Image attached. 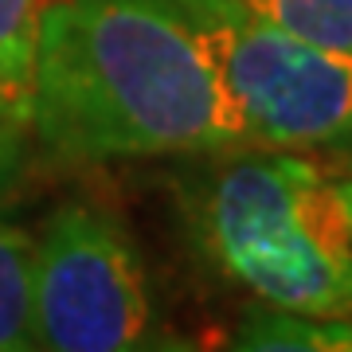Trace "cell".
Returning <instances> with one entry per match:
<instances>
[{
	"mask_svg": "<svg viewBox=\"0 0 352 352\" xmlns=\"http://www.w3.org/2000/svg\"><path fill=\"white\" fill-rule=\"evenodd\" d=\"M39 352H145L153 344L149 274L122 219L71 200L47 215L32 254Z\"/></svg>",
	"mask_w": 352,
	"mask_h": 352,
	"instance_id": "277c9868",
	"label": "cell"
},
{
	"mask_svg": "<svg viewBox=\"0 0 352 352\" xmlns=\"http://www.w3.org/2000/svg\"><path fill=\"white\" fill-rule=\"evenodd\" d=\"M239 4L289 36L352 51V0H239Z\"/></svg>",
	"mask_w": 352,
	"mask_h": 352,
	"instance_id": "ba28073f",
	"label": "cell"
},
{
	"mask_svg": "<svg viewBox=\"0 0 352 352\" xmlns=\"http://www.w3.org/2000/svg\"><path fill=\"white\" fill-rule=\"evenodd\" d=\"M47 0H0V161L32 126L39 20Z\"/></svg>",
	"mask_w": 352,
	"mask_h": 352,
	"instance_id": "5b68a950",
	"label": "cell"
},
{
	"mask_svg": "<svg viewBox=\"0 0 352 352\" xmlns=\"http://www.w3.org/2000/svg\"><path fill=\"white\" fill-rule=\"evenodd\" d=\"M200 247L266 309L352 314V180L286 149L215 153L192 184Z\"/></svg>",
	"mask_w": 352,
	"mask_h": 352,
	"instance_id": "7a4b0ae2",
	"label": "cell"
},
{
	"mask_svg": "<svg viewBox=\"0 0 352 352\" xmlns=\"http://www.w3.org/2000/svg\"><path fill=\"white\" fill-rule=\"evenodd\" d=\"M32 254L20 227L0 223V352H39L32 321Z\"/></svg>",
	"mask_w": 352,
	"mask_h": 352,
	"instance_id": "52a82bcc",
	"label": "cell"
},
{
	"mask_svg": "<svg viewBox=\"0 0 352 352\" xmlns=\"http://www.w3.org/2000/svg\"><path fill=\"white\" fill-rule=\"evenodd\" d=\"M32 126L67 161L247 149L212 51L168 0H47Z\"/></svg>",
	"mask_w": 352,
	"mask_h": 352,
	"instance_id": "6da1fadb",
	"label": "cell"
},
{
	"mask_svg": "<svg viewBox=\"0 0 352 352\" xmlns=\"http://www.w3.org/2000/svg\"><path fill=\"white\" fill-rule=\"evenodd\" d=\"M227 352H352V325H344L340 317H298L266 309L231 337Z\"/></svg>",
	"mask_w": 352,
	"mask_h": 352,
	"instance_id": "8992f818",
	"label": "cell"
},
{
	"mask_svg": "<svg viewBox=\"0 0 352 352\" xmlns=\"http://www.w3.org/2000/svg\"><path fill=\"white\" fill-rule=\"evenodd\" d=\"M145 352H192V349H184V344H149Z\"/></svg>",
	"mask_w": 352,
	"mask_h": 352,
	"instance_id": "9c48e42d",
	"label": "cell"
},
{
	"mask_svg": "<svg viewBox=\"0 0 352 352\" xmlns=\"http://www.w3.org/2000/svg\"><path fill=\"white\" fill-rule=\"evenodd\" d=\"M212 51L254 149H352V51L266 24L239 0H168Z\"/></svg>",
	"mask_w": 352,
	"mask_h": 352,
	"instance_id": "3957f363",
	"label": "cell"
}]
</instances>
